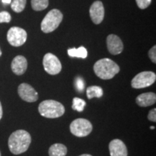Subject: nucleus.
Segmentation results:
<instances>
[{
  "label": "nucleus",
  "mask_w": 156,
  "mask_h": 156,
  "mask_svg": "<svg viewBox=\"0 0 156 156\" xmlns=\"http://www.w3.org/2000/svg\"><path fill=\"white\" fill-rule=\"evenodd\" d=\"M48 6V0H31V7L35 11H42Z\"/></svg>",
  "instance_id": "18"
},
{
  "label": "nucleus",
  "mask_w": 156,
  "mask_h": 156,
  "mask_svg": "<svg viewBox=\"0 0 156 156\" xmlns=\"http://www.w3.org/2000/svg\"><path fill=\"white\" fill-rule=\"evenodd\" d=\"M87 97L89 99H92L93 98H101L103 96V89L99 86H95V85H93V86H90L87 88L86 90Z\"/></svg>",
  "instance_id": "17"
},
{
  "label": "nucleus",
  "mask_w": 156,
  "mask_h": 156,
  "mask_svg": "<svg viewBox=\"0 0 156 156\" xmlns=\"http://www.w3.org/2000/svg\"><path fill=\"white\" fill-rule=\"evenodd\" d=\"M67 153V147L63 144H54L51 146L49 150H48L49 156H66Z\"/></svg>",
  "instance_id": "15"
},
{
  "label": "nucleus",
  "mask_w": 156,
  "mask_h": 156,
  "mask_svg": "<svg viewBox=\"0 0 156 156\" xmlns=\"http://www.w3.org/2000/svg\"><path fill=\"white\" fill-rule=\"evenodd\" d=\"M26 0H13L11 2V8L15 12L19 13L24 10Z\"/></svg>",
  "instance_id": "19"
},
{
  "label": "nucleus",
  "mask_w": 156,
  "mask_h": 156,
  "mask_svg": "<svg viewBox=\"0 0 156 156\" xmlns=\"http://www.w3.org/2000/svg\"><path fill=\"white\" fill-rule=\"evenodd\" d=\"M155 74L151 71L142 72L132 79L131 85L133 88L141 89L149 87L155 82Z\"/></svg>",
  "instance_id": "6"
},
{
  "label": "nucleus",
  "mask_w": 156,
  "mask_h": 156,
  "mask_svg": "<svg viewBox=\"0 0 156 156\" xmlns=\"http://www.w3.org/2000/svg\"><path fill=\"white\" fill-rule=\"evenodd\" d=\"M108 147L111 156H127L128 155L127 148L121 140H113L109 143Z\"/></svg>",
  "instance_id": "12"
},
{
  "label": "nucleus",
  "mask_w": 156,
  "mask_h": 156,
  "mask_svg": "<svg viewBox=\"0 0 156 156\" xmlns=\"http://www.w3.org/2000/svg\"><path fill=\"white\" fill-rule=\"evenodd\" d=\"M2 115H3L2 106V103L0 102V120H1L2 118Z\"/></svg>",
  "instance_id": "26"
},
{
  "label": "nucleus",
  "mask_w": 156,
  "mask_h": 156,
  "mask_svg": "<svg viewBox=\"0 0 156 156\" xmlns=\"http://www.w3.org/2000/svg\"><path fill=\"white\" fill-rule=\"evenodd\" d=\"M38 112L42 116L55 119L62 116L65 112V108L61 103L54 100H46L39 104Z\"/></svg>",
  "instance_id": "3"
},
{
  "label": "nucleus",
  "mask_w": 156,
  "mask_h": 156,
  "mask_svg": "<svg viewBox=\"0 0 156 156\" xmlns=\"http://www.w3.org/2000/svg\"><path fill=\"white\" fill-rule=\"evenodd\" d=\"M30 143V134L23 129L17 130L12 133L8 140L9 151L15 155H19L26 152Z\"/></svg>",
  "instance_id": "1"
},
{
  "label": "nucleus",
  "mask_w": 156,
  "mask_h": 156,
  "mask_svg": "<svg viewBox=\"0 0 156 156\" xmlns=\"http://www.w3.org/2000/svg\"><path fill=\"white\" fill-rule=\"evenodd\" d=\"M70 132L78 137H84L93 130L92 124L85 119H77L70 124Z\"/></svg>",
  "instance_id": "5"
},
{
  "label": "nucleus",
  "mask_w": 156,
  "mask_h": 156,
  "mask_svg": "<svg viewBox=\"0 0 156 156\" xmlns=\"http://www.w3.org/2000/svg\"><path fill=\"white\" fill-rule=\"evenodd\" d=\"M151 129H155V126H151Z\"/></svg>",
  "instance_id": "29"
},
{
  "label": "nucleus",
  "mask_w": 156,
  "mask_h": 156,
  "mask_svg": "<svg viewBox=\"0 0 156 156\" xmlns=\"http://www.w3.org/2000/svg\"><path fill=\"white\" fill-rule=\"evenodd\" d=\"M148 119L151 122H156V109L153 108L151 111H150L149 114L147 115Z\"/></svg>",
  "instance_id": "25"
},
{
  "label": "nucleus",
  "mask_w": 156,
  "mask_h": 156,
  "mask_svg": "<svg viewBox=\"0 0 156 156\" xmlns=\"http://www.w3.org/2000/svg\"><path fill=\"white\" fill-rule=\"evenodd\" d=\"M11 20V15L8 12L3 11L0 12V23H9Z\"/></svg>",
  "instance_id": "22"
},
{
  "label": "nucleus",
  "mask_w": 156,
  "mask_h": 156,
  "mask_svg": "<svg viewBox=\"0 0 156 156\" xmlns=\"http://www.w3.org/2000/svg\"><path fill=\"white\" fill-rule=\"evenodd\" d=\"M2 2L4 4H10L12 2V0H2Z\"/></svg>",
  "instance_id": "27"
},
{
  "label": "nucleus",
  "mask_w": 156,
  "mask_h": 156,
  "mask_svg": "<svg viewBox=\"0 0 156 156\" xmlns=\"http://www.w3.org/2000/svg\"><path fill=\"white\" fill-rule=\"evenodd\" d=\"M28 67V62L26 58L19 55L13 58L11 64L12 71L17 75H22L26 72Z\"/></svg>",
  "instance_id": "13"
},
{
  "label": "nucleus",
  "mask_w": 156,
  "mask_h": 156,
  "mask_svg": "<svg viewBox=\"0 0 156 156\" xmlns=\"http://www.w3.org/2000/svg\"><path fill=\"white\" fill-rule=\"evenodd\" d=\"M45 71L51 75H57L62 70V64L59 59L51 53H48L44 56L43 59Z\"/></svg>",
  "instance_id": "8"
},
{
  "label": "nucleus",
  "mask_w": 156,
  "mask_h": 156,
  "mask_svg": "<svg viewBox=\"0 0 156 156\" xmlns=\"http://www.w3.org/2000/svg\"><path fill=\"white\" fill-rule=\"evenodd\" d=\"M9 44L15 47L23 45L27 40V33L24 29L19 27H12L7 34Z\"/></svg>",
  "instance_id": "7"
},
{
  "label": "nucleus",
  "mask_w": 156,
  "mask_h": 156,
  "mask_svg": "<svg viewBox=\"0 0 156 156\" xmlns=\"http://www.w3.org/2000/svg\"><path fill=\"white\" fill-rule=\"evenodd\" d=\"M156 102L155 93L149 92L142 93L136 98V103L138 106L141 107L151 106Z\"/></svg>",
  "instance_id": "14"
},
{
  "label": "nucleus",
  "mask_w": 156,
  "mask_h": 156,
  "mask_svg": "<svg viewBox=\"0 0 156 156\" xmlns=\"http://www.w3.org/2000/svg\"><path fill=\"white\" fill-rule=\"evenodd\" d=\"M68 55L71 57H77L85 58L87 56V51L83 46H80L78 48H69L67 51Z\"/></svg>",
  "instance_id": "16"
},
{
  "label": "nucleus",
  "mask_w": 156,
  "mask_h": 156,
  "mask_svg": "<svg viewBox=\"0 0 156 156\" xmlns=\"http://www.w3.org/2000/svg\"><path fill=\"white\" fill-rule=\"evenodd\" d=\"M2 50H1V48H0V56H2Z\"/></svg>",
  "instance_id": "30"
},
{
  "label": "nucleus",
  "mask_w": 156,
  "mask_h": 156,
  "mask_svg": "<svg viewBox=\"0 0 156 156\" xmlns=\"http://www.w3.org/2000/svg\"><path fill=\"white\" fill-rule=\"evenodd\" d=\"M93 70L95 75L101 79L110 80L119 73L120 68L113 60L104 58L95 62Z\"/></svg>",
  "instance_id": "2"
},
{
  "label": "nucleus",
  "mask_w": 156,
  "mask_h": 156,
  "mask_svg": "<svg viewBox=\"0 0 156 156\" xmlns=\"http://www.w3.org/2000/svg\"><path fill=\"white\" fill-rule=\"evenodd\" d=\"M86 103L83 99L80 98H74L73 101V106L72 108L74 110L77 111L79 112H82L85 108Z\"/></svg>",
  "instance_id": "20"
},
{
  "label": "nucleus",
  "mask_w": 156,
  "mask_h": 156,
  "mask_svg": "<svg viewBox=\"0 0 156 156\" xmlns=\"http://www.w3.org/2000/svg\"><path fill=\"white\" fill-rule=\"evenodd\" d=\"M63 19V15L58 9H54L48 12L43 19L41 28L45 34L53 32L58 28Z\"/></svg>",
  "instance_id": "4"
},
{
  "label": "nucleus",
  "mask_w": 156,
  "mask_h": 156,
  "mask_svg": "<svg viewBox=\"0 0 156 156\" xmlns=\"http://www.w3.org/2000/svg\"><path fill=\"white\" fill-rule=\"evenodd\" d=\"M19 96L26 102L33 103L38 100V95L36 90L31 85L27 83H22L18 87Z\"/></svg>",
  "instance_id": "9"
},
{
  "label": "nucleus",
  "mask_w": 156,
  "mask_h": 156,
  "mask_svg": "<svg viewBox=\"0 0 156 156\" xmlns=\"http://www.w3.org/2000/svg\"><path fill=\"white\" fill-rule=\"evenodd\" d=\"M0 156H1V152H0Z\"/></svg>",
  "instance_id": "31"
},
{
  "label": "nucleus",
  "mask_w": 156,
  "mask_h": 156,
  "mask_svg": "<svg viewBox=\"0 0 156 156\" xmlns=\"http://www.w3.org/2000/svg\"><path fill=\"white\" fill-rule=\"evenodd\" d=\"M90 17L93 23L98 25L103 20L105 15V9L103 3L101 1H95L91 5L89 10Z\"/></svg>",
  "instance_id": "10"
},
{
  "label": "nucleus",
  "mask_w": 156,
  "mask_h": 156,
  "mask_svg": "<svg viewBox=\"0 0 156 156\" xmlns=\"http://www.w3.org/2000/svg\"><path fill=\"white\" fill-rule=\"evenodd\" d=\"M152 0H136V3L138 7L141 9H145L150 6Z\"/></svg>",
  "instance_id": "23"
},
{
  "label": "nucleus",
  "mask_w": 156,
  "mask_h": 156,
  "mask_svg": "<svg viewBox=\"0 0 156 156\" xmlns=\"http://www.w3.org/2000/svg\"><path fill=\"white\" fill-rule=\"evenodd\" d=\"M80 156H92L91 155H88V154H83V155H81Z\"/></svg>",
  "instance_id": "28"
},
{
  "label": "nucleus",
  "mask_w": 156,
  "mask_h": 156,
  "mask_svg": "<svg viewBox=\"0 0 156 156\" xmlns=\"http://www.w3.org/2000/svg\"><path fill=\"white\" fill-rule=\"evenodd\" d=\"M75 84L77 90L80 93L83 92L84 89H85V82H84L83 78H81L80 77H76Z\"/></svg>",
  "instance_id": "21"
},
{
  "label": "nucleus",
  "mask_w": 156,
  "mask_h": 156,
  "mask_svg": "<svg viewBox=\"0 0 156 156\" xmlns=\"http://www.w3.org/2000/svg\"><path fill=\"white\" fill-rule=\"evenodd\" d=\"M107 48L110 54L113 55H118L122 53L124 49V44L121 38L116 35L110 34L106 38Z\"/></svg>",
  "instance_id": "11"
},
{
  "label": "nucleus",
  "mask_w": 156,
  "mask_h": 156,
  "mask_svg": "<svg viewBox=\"0 0 156 156\" xmlns=\"http://www.w3.org/2000/svg\"><path fill=\"white\" fill-rule=\"evenodd\" d=\"M148 56H149L150 58L153 63H156V46H153L151 49H150L149 52H148Z\"/></svg>",
  "instance_id": "24"
}]
</instances>
